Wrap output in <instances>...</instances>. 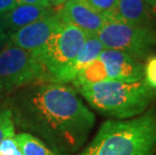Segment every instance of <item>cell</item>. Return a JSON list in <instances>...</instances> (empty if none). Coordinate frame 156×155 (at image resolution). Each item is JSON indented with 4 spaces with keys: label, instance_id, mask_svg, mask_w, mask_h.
<instances>
[{
    "label": "cell",
    "instance_id": "obj_1",
    "mask_svg": "<svg viewBox=\"0 0 156 155\" xmlns=\"http://www.w3.org/2000/svg\"><path fill=\"white\" fill-rule=\"evenodd\" d=\"M13 123L48 145L55 155H76L94 128L96 117L74 87L45 81L7 96Z\"/></svg>",
    "mask_w": 156,
    "mask_h": 155
},
{
    "label": "cell",
    "instance_id": "obj_2",
    "mask_svg": "<svg viewBox=\"0 0 156 155\" xmlns=\"http://www.w3.org/2000/svg\"><path fill=\"white\" fill-rule=\"evenodd\" d=\"M156 106L126 120L103 122L94 138L76 155H155Z\"/></svg>",
    "mask_w": 156,
    "mask_h": 155
},
{
    "label": "cell",
    "instance_id": "obj_3",
    "mask_svg": "<svg viewBox=\"0 0 156 155\" xmlns=\"http://www.w3.org/2000/svg\"><path fill=\"white\" fill-rule=\"evenodd\" d=\"M94 110L110 119L126 120L143 114L156 100V91L139 81H104L77 89Z\"/></svg>",
    "mask_w": 156,
    "mask_h": 155
},
{
    "label": "cell",
    "instance_id": "obj_4",
    "mask_svg": "<svg viewBox=\"0 0 156 155\" xmlns=\"http://www.w3.org/2000/svg\"><path fill=\"white\" fill-rule=\"evenodd\" d=\"M105 24L97 36L105 48L116 49L139 62L153 55L156 48L154 26H136L116 19L111 12L103 13Z\"/></svg>",
    "mask_w": 156,
    "mask_h": 155
},
{
    "label": "cell",
    "instance_id": "obj_5",
    "mask_svg": "<svg viewBox=\"0 0 156 155\" xmlns=\"http://www.w3.org/2000/svg\"><path fill=\"white\" fill-rule=\"evenodd\" d=\"M87 37L84 30L65 20L41 48L31 52L44 68L49 80L56 82L76 58Z\"/></svg>",
    "mask_w": 156,
    "mask_h": 155
},
{
    "label": "cell",
    "instance_id": "obj_6",
    "mask_svg": "<svg viewBox=\"0 0 156 155\" xmlns=\"http://www.w3.org/2000/svg\"><path fill=\"white\" fill-rule=\"evenodd\" d=\"M51 81L44 68L31 51L8 44L0 51V94L10 95L19 89Z\"/></svg>",
    "mask_w": 156,
    "mask_h": 155
},
{
    "label": "cell",
    "instance_id": "obj_7",
    "mask_svg": "<svg viewBox=\"0 0 156 155\" xmlns=\"http://www.w3.org/2000/svg\"><path fill=\"white\" fill-rule=\"evenodd\" d=\"M65 19L59 11L19 28L9 34V44L27 51H35L41 48L49 37L58 30Z\"/></svg>",
    "mask_w": 156,
    "mask_h": 155
},
{
    "label": "cell",
    "instance_id": "obj_8",
    "mask_svg": "<svg viewBox=\"0 0 156 155\" xmlns=\"http://www.w3.org/2000/svg\"><path fill=\"white\" fill-rule=\"evenodd\" d=\"M109 80L133 83L143 80V64L125 52L104 48L99 55Z\"/></svg>",
    "mask_w": 156,
    "mask_h": 155
},
{
    "label": "cell",
    "instance_id": "obj_9",
    "mask_svg": "<svg viewBox=\"0 0 156 155\" xmlns=\"http://www.w3.org/2000/svg\"><path fill=\"white\" fill-rule=\"evenodd\" d=\"M58 11L66 21L78 26L88 35H97L106 21L103 13L93 9L86 0H69Z\"/></svg>",
    "mask_w": 156,
    "mask_h": 155
},
{
    "label": "cell",
    "instance_id": "obj_10",
    "mask_svg": "<svg viewBox=\"0 0 156 155\" xmlns=\"http://www.w3.org/2000/svg\"><path fill=\"white\" fill-rule=\"evenodd\" d=\"M104 48V45L102 44L97 35H88L76 58L62 72L56 82L65 84L72 83L83 69L87 67L90 62L99 58Z\"/></svg>",
    "mask_w": 156,
    "mask_h": 155
},
{
    "label": "cell",
    "instance_id": "obj_11",
    "mask_svg": "<svg viewBox=\"0 0 156 155\" xmlns=\"http://www.w3.org/2000/svg\"><path fill=\"white\" fill-rule=\"evenodd\" d=\"M54 13V9L51 7H42V6L29 4H17L12 10L6 13L2 17L5 23L6 31L10 34L23 26L51 16Z\"/></svg>",
    "mask_w": 156,
    "mask_h": 155
},
{
    "label": "cell",
    "instance_id": "obj_12",
    "mask_svg": "<svg viewBox=\"0 0 156 155\" xmlns=\"http://www.w3.org/2000/svg\"><path fill=\"white\" fill-rule=\"evenodd\" d=\"M154 11L143 0H119L114 17L136 26H154Z\"/></svg>",
    "mask_w": 156,
    "mask_h": 155
},
{
    "label": "cell",
    "instance_id": "obj_13",
    "mask_svg": "<svg viewBox=\"0 0 156 155\" xmlns=\"http://www.w3.org/2000/svg\"><path fill=\"white\" fill-rule=\"evenodd\" d=\"M108 80L109 78L105 65L103 64V62L98 58L92 62H90L86 68L83 69L78 74L75 80L72 82V84L73 87L77 90L83 86L100 83V82Z\"/></svg>",
    "mask_w": 156,
    "mask_h": 155
},
{
    "label": "cell",
    "instance_id": "obj_14",
    "mask_svg": "<svg viewBox=\"0 0 156 155\" xmlns=\"http://www.w3.org/2000/svg\"><path fill=\"white\" fill-rule=\"evenodd\" d=\"M13 138L22 155H55L44 141L29 133L21 132L15 134Z\"/></svg>",
    "mask_w": 156,
    "mask_h": 155
},
{
    "label": "cell",
    "instance_id": "obj_15",
    "mask_svg": "<svg viewBox=\"0 0 156 155\" xmlns=\"http://www.w3.org/2000/svg\"><path fill=\"white\" fill-rule=\"evenodd\" d=\"M14 135L15 125L7 103V96L0 94V144L7 138L14 137Z\"/></svg>",
    "mask_w": 156,
    "mask_h": 155
},
{
    "label": "cell",
    "instance_id": "obj_16",
    "mask_svg": "<svg viewBox=\"0 0 156 155\" xmlns=\"http://www.w3.org/2000/svg\"><path fill=\"white\" fill-rule=\"evenodd\" d=\"M143 81L152 90L156 91V55H151L143 64Z\"/></svg>",
    "mask_w": 156,
    "mask_h": 155
},
{
    "label": "cell",
    "instance_id": "obj_17",
    "mask_svg": "<svg viewBox=\"0 0 156 155\" xmlns=\"http://www.w3.org/2000/svg\"><path fill=\"white\" fill-rule=\"evenodd\" d=\"M119 0H86L93 9L99 13L115 11L117 9Z\"/></svg>",
    "mask_w": 156,
    "mask_h": 155
},
{
    "label": "cell",
    "instance_id": "obj_18",
    "mask_svg": "<svg viewBox=\"0 0 156 155\" xmlns=\"http://www.w3.org/2000/svg\"><path fill=\"white\" fill-rule=\"evenodd\" d=\"M0 155H22L14 138H7L0 144Z\"/></svg>",
    "mask_w": 156,
    "mask_h": 155
},
{
    "label": "cell",
    "instance_id": "obj_19",
    "mask_svg": "<svg viewBox=\"0 0 156 155\" xmlns=\"http://www.w3.org/2000/svg\"><path fill=\"white\" fill-rule=\"evenodd\" d=\"M17 4V0H0V17L12 10Z\"/></svg>",
    "mask_w": 156,
    "mask_h": 155
},
{
    "label": "cell",
    "instance_id": "obj_20",
    "mask_svg": "<svg viewBox=\"0 0 156 155\" xmlns=\"http://www.w3.org/2000/svg\"><path fill=\"white\" fill-rule=\"evenodd\" d=\"M17 3L18 4H29V5L42 6V7H51L48 0H17Z\"/></svg>",
    "mask_w": 156,
    "mask_h": 155
},
{
    "label": "cell",
    "instance_id": "obj_21",
    "mask_svg": "<svg viewBox=\"0 0 156 155\" xmlns=\"http://www.w3.org/2000/svg\"><path fill=\"white\" fill-rule=\"evenodd\" d=\"M48 1L49 3V5H51V7L52 9H55V11H58V10H61L62 8V6H64L69 0H48Z\"/></svg>",
    "mask_w": 156,
    "mask_h": 155
},
{
    "label": "cell",
    "instance_id": "obj_22",
    "mask_svg": "<svg viewBox=\"0 0 156 155\" xmlns=\"http://www.w3.org/2000/svg\"><path fill=\"white\" fill-rule=\"evenodd\" d=\"M8 42H9L8 32H2V33H0V51L8 44Z\"/></svg>",
    "mask_w": 156,
    "mask_h": 155
},
{
    "label": "cell",
    "instance_id": "obj_23",
    "mask_svg": "<svg viewBox=\"0 0 156 155\" xmlns=\"http://www.w3.org/2000/svg\"><path fill=\"white\" fill-rule=\"evenodd\" d=\"M2 32H7V31H6V27H5L4 20H3V17H0V33H2Z\"/></svg>",
    "mask_w": 156,
    "mask_h": 155
},
{
    "label": "cell",
    "instance_id": "obj_24",
    "mask_svg": "<svg viewBox=\"0 0 156 155\" xmlns=\"http://www.w3.org/2000/svg\"><path fill=\"white\" fill-rule=\"evenodd\" d=\"M143 1L147 3L151 8L154 9L156 7V0H143Z\"/></svg>",
    "mask_w": 156,
    "mask_h": 155
},
{
    "label": "cell",
    "instance_id": "obj_25",
    "mask_svg": "<svg viewBox=\"0 0 156 155\" xmlns=\"http://www.w3.org/2000/svg\"><path fill=\"white\" fill-rule=\"evenodd\" d=\"M153 11H154V15L156 16V7H155V8L153 9Z\"/></svg>",
    "mask_w": 156,
    "mask_h": 155
}]
</instances>
